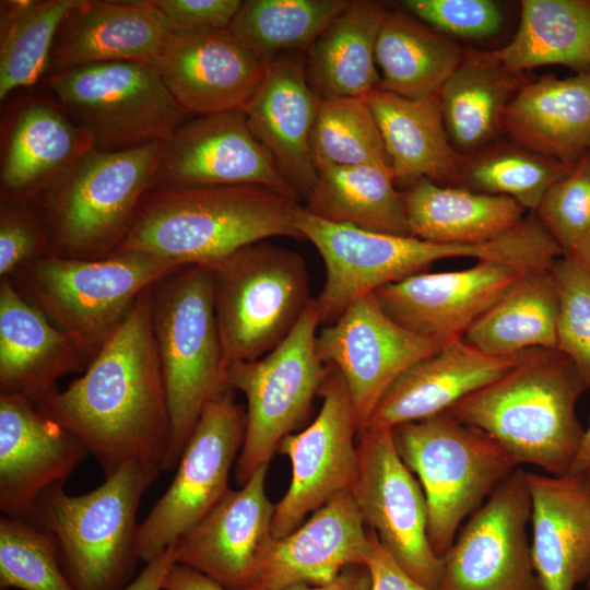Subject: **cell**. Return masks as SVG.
<instances>
[{
  "label": "cell",
  "instance_id": "cell-7",
  "mask_svg": "<svg viewBox=\"0 0 590 590\" xmlns=\"http://www.w3.org/2000/svg\"><path fill=\"white\" fill-rule=\"evenodd\" d=\"M398 452L417 475L427 505V535L444 557L462 521L518 468L486 433L447 412L392 428Z\"/></svg>",
  "mask_w": 590,
  "mask_h": 590
},
{
  "label": "cell",
  "instance_id": "cell-47",
  "mask_svg": "<svg viewBox=\"0 0 590 590\" xmlns=\"http://www.w3.org/2000/svg\"><path fill=\"white\" fill-rule=\"evenodd\" d=\"M51 253L39 217L25 204H1L0 275L9 278L21 267Z\"/></svg>",
  "mask_w": 590,
  "mask_h": 590
},
{
  "label": "cell",
  "instance_id": "cell-23",
  "mask_svg": "<svg viewBox=\"0 0 590 590\" xmlns=\"http://www.w3.org/2000/svg\"><path fill=\"white\" fill-rule=\"evenodd\" d=\"M319 95L311 87L299 52L267 63L264 78L244 107L248 127L278 172L306 199L317 179L310 134Z\"/></svg>",
  "mask_w": 590,
  "mask_h": 590
},
{
  "label": "cell",
  "instance_id": "cell-1",
  "mask_svg": "<svg viewBox=\"0 0 590 590\" xmlns=\"http://www.w3.org/2000/svg\"><path fill=\"white\" fill-rule=\"evenodd\" d=\"M152 287L133 303L82 376L38 403L76 437L105 476L130 461L163 467L170 422L152 322Z\"/></svg>",
  "mask_w": 590,
  "mask_h": 590
},
{
  "label": "cell",
  "instance_id": "cell-40",
  "mask_svg": "<svg viewBox=\"0 0 590 590\" xmlns=\"http://www.w3.org/2000/svg\"><path fill=\"white\" fill-rule=\"evenodd\" d=\"M78 0L1 2L0 99L34 84L48 70L51 47Z\"/></svg>",
  "mask_w": 590,
  "mask_h": 590
},
{
  "label": "cell",
  "instance_id": "cell-14",
  "mask_svg": "<svg viewBox=\"0 0 590 590\" xmlns=\"http://www.w3.org/2000/svg\"><path fill=\"white\" fill-rule=\"evenodd\" d=\"M357 438L358 475L351 494L365 526L402 569L438 590L444 558L429 544L425 495L398 452L392 428L369 427Z\"/></svg>",
  "mask_w": 590,
  "mask_h": 590
},
{
  "label": "cell",
  "instance_id": "cell-39",
  "mask_svg": "<svg viewBox=\"0 0 590 590\" xmlns=\"http://www.w3.org/2000/svg\"><path fill=\"white\" fill-rule=\"evenodd\" d=\"M350 0H245L227 30L264 63L307 51Z\"/></svg>",
  "mask_w": 590,
  "mask_h": 590
},
{
  "label": "cell",
  "instance_id": "cell-34",
  "mask_svg": "<svg viewBox=\"0 0 590 590\" xmlns=\"http://www.w3.org/2000/svg\"><path fill=\"white\" fill-rule=\"evenodd\" d=\"M464 52L455 42L406 12H388L376 43L379 90L403 97L438 94Z\"/></svg>",
  "mask_w": 590,
  "mask_h": 590
},
{
  "label": "cell",
  "instance_id": "cell-53",
  "mask_svg": "<svg viewBox=\"0 0 590 590\" xmlns=\"http://www.w3.org/2000/svg\"><path fill=\"white\" fill-rule=\"evenodd\" d=\"M589 465H590V425L585 430V436H583L580 451L576 458L574 465L571 467L569 471V474L586 473Z\"/></svg>",
  "mask_w": 590,
  "mask_h": 590
},
{
  "label": "cell",
  "instance_id": "cell-20",
  "mask_svg": "<svg viewBox=\"0 0 590 590\" xmlns=\"http://www.w3.org/2000/svg\"><path fill=\"white\" fill-rule=\"evenodd\" d=\"M526 273L502 262L477 260L463 270L415 273L375 294L404 328L447 341L463 337Z\"/></svg>",
  "mask_w": 590,
  "mask_h": 590
},
{
  "label": "cell",
  "instance_id": "cell-19",
  "mask_svg": "<svg viewBox=\"0 0 590 590\" xmlns=\"http://www.w3.org/2000/svg\"><path fill=\"white\" fill-rule=\"evenodd\" d=\"M268 465L219 504L174 544L176 564L188 566L226 590H246L274 540V505L266 493Z\"/></svg>",
  "mask_w": 590,
  "mask_h": 590
},
{
  "label": "cell",
  "instance_id": "cell-30",
  "mask_svg": "<svg viewBox=\"0 0 590 590\" xmlns=\"http://www.w3.org/2000/svg\"><path fill=\"white\" fill-rule=\"evenodd\" d=\"M500 127L521 148L575 165L590 152V71L522 84Z\"/></svg>",
  "mask_w": 590,
  "mask_h": 590
},
{
  "label": "cell",
  "instance_id": "cell-44",
  "mask_svg": "<svg viewBox=\"0 0 590 590\" xmlns=\"http://www.w3.org/2000/svg\"><path fill=\"white\" fill-rule=\"evenodd\" d=\"M551 271L558 296L556 350L575 364L590 388V275L568 255Z\"/></svg>",
  "mask_w": 590,
  "mask_h": 590
},
{
  "label": "cell",
  "instance_id": "cell-12",
  "mask_svg": "<svg viewBox=\"0 0 590 590\" xmlns=\"http://www.w3.org/2000/svg\"><path fill=\"white\" fill-rule=\"evenodd\" d=\"M295 226L318 250L326 281L316 299L320 324H330L356 299L403 280L433 262L453 257L476 260L488 255L486 244H439L413 236L365 229L312 215L300 204Z\"/></svg>",
  "mask_w": 590,
  "mask_h": 590
},
{
  "label": "cell",
  "instance_id": "cell-42",
  "mask_svg": "<svg viewBox=\"0 0 590 590\" xmlns=\"http://www.w3.org/2000/svg\"><path fill=\"white\" fill-rule=\"evenodd\" d=\"M573 167L521 146H500L465 158L461 180L474 191L508 197L534 212L548 188Z\"/></svg>",
  "mask_w": 590,
  "mask_h": 590
},
{
  "label": "cell",
  "instance_id": "cell-15",
  "mask_svg": "<svg viewBox=\"0 0 590 590\" xmlns=\"http://www.w3.org/2000/svg\"><path fill=\"white\" fill-rule=\"evenodd\" d=\"M445 342L404 328L370 293L353 302L317 333L316 351L321 362L337 368L345 381L358 437L397 378Z\"/></svg>",
  "mask_w": 590,
  "mask_h": 590
},
{
  "label": "cell",
  "instance_id": "cell-37",
  "mask_svg": "<svg viewBox=\"0 0 590 590\" xmlns=\"http://www.w3.org/2000/svg\"><path fill=\"white\" fill-rule=\"evenodd\" d=\"M521 85L492 52H464L438 93L455 146L471 152L486 145L502 130L503 113Z\"/></svg>",
  "mask_w": 590,
  "mask_h": 590
},
{
  "label": "cell",
  "instance_id": "cell-36",
  "mask_svg": "<svg viewBox=\"0 0 590 590\" xmlns=\"http://www.w3.org/2000/svg\"><path fill=\"white\" fill-rule=\"evenodd\" d=\"M512 39L493 56L510 73L560 64L590 71V0H523Z\"/></svg>",
  "mask_w": 590,
  "mask_h": 590
},
{
  "label": "cell",
  "instance_id": "cell-8",
  "mask_svg": "<svg viewBox=\"0 0 590 590\" xmlns=\"http://www.w3.org/2000/svg\"><path fill=\"white\" fill-rule=\"evenodd\" d=\"M210 269L225 365L271 352L312 299L304 258L269 239L243 246Z\"/></svg>",
  "mask_w": 590,
  "mask_h": 590
},
{
  "label": "cell",
  "instance_id": "cell-18",
  "mask_svg": "<svg viewBox=\"0 0 590 590\" xmlns=\"http://www.w3.org/2000/svg\"><path fill=\"white\" fill-rule=\"evenodd\" d=\"M235 185L262 186L299 199L252 135L243 109L199 116L180 126L166 141L151 187Z\"/></svg>",
  "mask_w": 590,
  "mask_h": 590
},
{
  "label": "cell",
  "instance_id": "cell-31",
  "mask_svg": "<svg viewBox=\"0 0 590 590\" xmlns=\"http://www.w3.org/2000/svg\"><path fill=\"white\" fill-rule=\"evenodd\" d=\"M363 99L378 126L396 184L461 180L465 157L449 141L439 94L409 98L376 88Z\"/></svg>",
  "mask_w": 590,
  "mask_h": 590
},
{
  "label": "cell",
  "instance_id": "cell-4",
  "mask_svg": "<svg viewBox=\"0 0 590 590\" xmlns=\"http://www.w3.org/2000/svg\"><path fill=\"white\" fill-rule=\"evenodd\" d=\"M161 472L130 461L88 493L69 495L60 484L42 495L31 519L54 536L74 590H122L131 582L140 560L138 510Z\"/></svg>",
  "mask_w": 590,
  "mask_h": 590
},
{
  "label": "cell",
  "instance_id": "cell-33",
  "mask_svg": "<svg viewBox=\"0 0 590 590\" xmlns=\"http://www.w3.org/2000/svg\"><path fill=\"white\" fill-rule=\"evenodd\" d=\"M387 11L352 0L307 50L309 83L319 97L364 98L380 84L376 43Z\"/></svg>",
  "mask_w": 590,
  "mask_h": 590
},
{
  "label": "cell",
  "instance_id": "cell-22",
  "mask_svg": "<svg viewBox=\"0 0 590 590\" xmlns=\"http://www.w3.org/2000/svg\"><path fill=\"white\" fill-rule=\"evenodd\" d=\"M88 455L27 399L0 394V509L30 520L44 493L64 484Z\"/></svg>",
  "mask_w": 590,
  "mask_h": 590
},
{
  "label": "cell",
  "instance_id": "cell-52",
  "mask_svg": "<svg viewBox=\"0 0 590 590\" xmlns=\"http://www.w3.org/2000/svg\"><path fill=\"white\" fill-rule=\"evenodd\" d=\"M286 590H371V577L365 565L345 567L330 583L323 586H296Z\"/></svg>",
  "mask_w": 590,
  "mask_h": 590
},
{
  "label": "cell",
  "instance_id": "cell-2",
  "mask_svg": "<svg viewBox=\"0 0 590 590\" xmlns=\"http://www.w3.org/2000/svg\"><path fill=\"white\" fill-rule=\"evenodd\" d=\"M299 203L256 185L151 187L115 252H143L182 266L212 267L248 244L283 236Z\"/></svg>",
  "mask_w": 590,
  "mask_h": 590
},
{
  "label": "cell",
  "instance_id": "cell-46",
  "mask_svg": "<svg viewBox=\"0 0 590 590\" xmlns=\"http://www.w3.org/2000/svg\"><path fill=\"white\" fill-rule=\"evenodd\" d=\"M404 11L441 33L483 38L496 34L503 12L492 0H404Z\"/></svg>",
  "mask_w": 590,
  "mask_h": 590
},
{
  "label": "cell",
  "instance_id": "cell-21",
  "mask_svg": "<svg viewBox=\"0 0 590 590\" xmlns=\"http://www.w3.org/2000/svg\"><path fill=\"white\" fill-rule=\"evenodd\" d=\"M152 67L188 114L204 116L244 109L267 63L226 28L174 32Z\"/></svg>",
  "mask_w": 590,
  "mask_h": 590
},
{
  "label": "cell",
  "instance_id": "cell-27",
  "mask_svg": "<svg viewBox=\"0 0 590 590\" xmlns=\"http://www.w3.org/2000/svg\"><path fill=\"white\" fill-rule=\"evenodd\" d=\"M93 149L90 133L58 103H25L15 110L2 135V200L26 204Z\"/></svg>",
  "mask_w": 590,
  "mask_h": 590
},
{
  "label": "cell",
  "instance_id": "cell-24",
  "mask_svg": "<svg viewBox=\"0 0 590 590\" xmlns=\"http://www.w3.org/2000/svg\"><path fill=\"white\" fill-rule=\"evenodd\" d=\"M368 530L351 492L312 512L290 534L274 539L246 590L323 586L347 566L365 565Z\"/></svg>",
  "mask_w": 590,
  "mask_h": 590
},
{
  "label": "cell",
  "instance_id": "cell-28",
  "mask_svg": "<svg viewBox=\"0 0 590 590\" xmlns=\"http://www.w3.org/2000/svg\"><path fill=\"white\" fill-rule=\"evenodd\" d=\"M531 554L544 590H575L590 579V479L528 473Z\"/></svg>",
  "mask_w": 590,
  "mask_h": 590
},
{
  "label": "cell",
  "instance_id": "cell-41",
  "mask_svg": "<svg viewBox=\"0 0 590 590\" xmlns=\"http://www.w3.org/2000/svg\"><path fill=\"white\" fill-rule=\"evenodd\" d=\"M310 148L317 169L366 164L390 166L378 126L363 98L320 97Z\"/></svg>",
  "mask_w": 590,
  "mask_h": 590
},
{
  "label": "cell",
  "instance_id": "cell-17",
  "mask_svg": "<svg viewBox=\"0 0 590 590\" xmlns=\"http://www.w3.org/2000/svg\"><path fill=\"white\" fill-rule=\"evenodd\" d=\"M530 517L528 472L517 468L457 534L438 590H544L527 535Z\"/></svg>",
  "mask_w": 590,
  "mask_h": 590
},
{
  "label": "cell",
  "instance_id": "cell-32",
  "mask_svg": "<svg viewBox=\"0 0 590 590\" xmlns=\"http://www.w3.org/2000/svg\"><path fill=\"white\" fill-rule=\"evenodd\" d=\"M410 235L439 244L475 245L495 239L526 217L505 196L442 187L421 178L401 192Z\"/></svg>",
  "mask_w": 590,
  "mask_h": 590
},
{
  "label": "cell",
  "instance_id": "cell-6",
  "mask_svg": "<svg viewBox=\"0 0 590 590\" xmlns=\"http://www.w3.org/2000/svg\"><path fill=\"white\" fill-rule=\"evenodd\" d=\"M166 141L122 151L93 149L44 193L52 253L103 259L123 243Z\"/></svg>",
  "mask_w": 590,
  "mask_h": 590
},
{
  "label": "cell",
  "instance_id": "cell-49",
  "mask_svg": "<svg viewBox=\"0 0 590 590\" xmlns=\"http://www.w3.org/2000/svg\"><path fill=\"white\" fill-rule=\"evenodd\" d=\"M369 551L365 560L371 577V590H436L411 577L396 562L380 542L377 533L368 529Z\"/></svg>",
  "mask_w": 590,
  "mask_h": 590
},
{
  "label": "cell",
  "instance_id": "cell-10",
  "mask_svg": "<svg viewBox=\"0 0 590 590\" xmlns=\"http://www.w3.org/2000/svg\"><path fill=\"white\" fill-rule=\"evenodd\" d=\"M49 86L101 151L167 141L189 115L149 64L109 61L70 67L51 72Z\"/></svg>",
  "mask_w": 590,
  "mask_h": 590
},
{
  "label": "cell",
  "instance_id": "cell-26",
  "mask_svg": "<svg viewBox=\"0 0 590 590\" xmlns=\"http://www.w3.org/2000/svg\"><path fill=\"white\" fill-rule=\"evenodd\" d=\"M93 357L30 303L10 278L0 281V394L36 404L57 381Z\"/></svg>",
  "mask_w": 590,
  "mask_h": 590
},
{
  "label": "cell",
  "instance_id": "cell-11",
  "mask_svg": "<svg viewBox=\"0 0 590 590\" xmlns=\"http://www.w3.org/2000/svg\"><path fill=\"white\" fill-rule=\"evenodd\" d=\"M320 326L312 298L292 332L264 356L226 365L227 387L241 391L247 401L246 429L236 464L244 484L260 467L269 464L282 439L307 416L331 366L318 357Z\"/></svg>",
  "mask_w": 590,
  "mask_h": 590
},
{
  "label": "cell",
  "instance_id": "cell-51",
  "mask_svg": "<svg viewBox=\"0 0 590 590\" xmlns=\"http://www.w3.org/2000/svg\"><path fill=\"white\" fill-rule=\"evenodd\" d=\"M163 590H226L205 575L181 564L169 570Z\"/></svg>",
  "mask_w": 590,
  "mask_h": 590
},
{
  "label": "cell",
  "instance_id": "cell-54",
  "mask_svg": "<svg viewBox=\"0 0 590 590\" xmlns=\"http://www.w3.org/2000/svg\"><path fill=\"white\" fill-rule=\"evenodd\" d=\"M567 255L571 256L590 275V233L583 237Z\"/></svg>",
  "mask_w": 590,
  "mask_h": 590
},
{
  "label": "cell",
  "instance_id": "cell-38",
  "mask_svg": "<svg viewBox=\"0 0 590 590\" xmlns=\"http://www.w3.org/2000/svg\"><path fill=\"white\" fill-rule=\"evenodd\" d=\"M558 296L551 269L526 273L463 334L485 354L514 356L556 349Z\"/></svg>",
  "mask_w": 590,
  "mask_h": 590
},
{
  "label": "cell",
  "instance_id": "cell-48",
  "mask_svg": "<svg viewBox=\"0 0 590 590\" xmlns=\"http://www.w3.org/2000/svg\"><path fill=\"white\" fill-rule=\"evenodd\" d=\"M172 22L175 32L206 33L226 30L240 0H151Z\"/></svg>",
  "mask_w": 590,
  "mask_h": 590
},
{
  "label": "cell",
  "instance_id": "cell-16",
  "mask_svg": "<svg viewBox=\"0 0 590 590\" xmlns=\"http://www.w3.org/2000/svg\"><path fill=\"white\" fill-rule=\"evenodd\" d=\"M318 396L322 405L312 423L298 434L285 436L278 448L291 461L292 479L274 505V539L290 534L306 515L351 492L358 475L354 410L345 381L333 366Z\"/></svg>",
  "mask_w": 590,
  "mask_h": 590
},
{
  "label": "cell",
  "instance_id": "cell-13",
  "mask_svg": "<svg viewBox=\"0 0 590 590\" xmlns=\"http://www.w3.org/2000/svg\"><path fill=\"white\" fill-rule=\"evenodd\" d=\"M225 387L204 405L180 456L172 484L139 526L138 553L148 563L203 519L231 489L246 410Z\"/></svg>",
  "mask_w": 590,
  "mask_h": 590
},
{
  "label": "cell",
  "instance_id": "cell-43",
  "mask_svg": "<svg viewBox=\"0 0 590 590\" xmlns=\"http://www.w3.org/2000/svg\"><path fill=\"white\" fill-rule=\"evenodd\" d=\"M0 587L21 590H74L51 534L27 520L0 518Z\"/></svg>",
  "mask_w": 590,
  "mask_h": 590
},
{
  "label": "cell",
  "instance_id": "cell-45",
  "mask_svg": "<svg viewBox=\"0 0 590 590\" xmlns=\"http://www.w3.org/2000/svg\"><path fill=\"white\" fill-rule=\"evenodd\" d=\"M534 214L563 255L590 233V152L548 188Z\"/></svg>",
  "mask_w": 590,
  "mask_h": 590
},
{
  "label": "cell",
  "instance_id": "cell-3",
  "mask_svg": "<svg viewBox=\"0 0 590 590\" xmlns=\"http://www.w3.org/2000/svg\"><path fill=\"white\" fill-rule=\"evenodd\" d=\"M575 364L556 349H532L502 377L447 413L495 440L519 464L548 475L569 473L585 436L576 404L588 389Z\"/></svg>",
  "mask_w": 590,
  "mask_h": 590
},
{
  "label": "cell",
  "instance_id": "cell-55",
  "mask_svg": "<svg viewBox=\"0 0 590 590\" xmlns=\"http://www.w3.org/2000/svg\"><path fill=\"white\" fill-rule=\"evenodd\" d=\"M586 473H587V475H588L589 479H590V465H589V468L587 469ZM587 586H588V588L590 589V579H589Z\"/></svg>",
  "mask_w": 590,
  "mask_h": 590
},
{
  "label": "cell",
  "instance_id": "cell-25",
  "mask_svg": "<svg viewBox=\"0 0 590 590\" xmlns=\"http://www.w3.org/2000/svg\"><path fill=\"white\" fill-rule=\"evenodd\" d=\"M174 32L151 0H78L58 28L48 70L109 61L152 66Z\"/></svg>",
  "mask_w": 590,
  "mask_h": 590
},
{
  "label": "cell",
  "instance_id": "cell-50",
  "mask_svg": "<svg viewBox=\"0 0 590 590\" xmlns=\"http://www.w3.org/2000/svg\"><path fill=\"white\" fill-rule=\"evenodd\" d=\"M176 564L174 544L145 563V567L122 590H163L172 567Z\"/></svg>",
  "mask_w": 590,
  "mask_h": 590
},
{
  "label": "cell",
  "instance_id": "cell-9",
  "mask_svg": "<svg viewBox=\"0 0 590 590\" xmlns=\"http://www.w3.org/2000/svg\"><path fill=\"white\" fill-rule=\"evenodd\" d=\"M185 266L143 252L103 259L49 253L14 272L22 294L94 357L137 298Z\"/></svg>",
  "mask_w": 590,
  "mask_h": 590
},
{
  "label": "cell",
  "instance_id": "cell-29",
  "mask_svg": "<svg viewBox=\"0 0 590 590\" xmlns=\"http://www.w3.org/2000/svg\"><path fill=\"white\" fill-rule=\"evenodd\" d=\"M520 354L494 356L472 346L462 337L447 340L397 378L379 400L367 428H393L447 412L461 399L506 374L518 363Z\"/></svg>",
  "mask_w": 590,
  "mask_h": 590
},
{
  "label": "cell",
  "instance_id": "cell-35",
  "mask_svg": "<svg viewBox=\"0 0 590 590\" xmlns=\"http://www.w3.org/2000/svg\"><path fill=\"white\" fill-rule=\"evenodd\" d=\"M304 209L312 215L365 229L410 235L401 192L389 165L324 166L318 168Z\"/></svg>",
  "mask_w": 590,
  "mask_h": 590
},
{
  "label": "cell",
  "instance_id": "cell-5",
  "mask_svg": "<svg viewBox=\"0 0 590 590\" xmlns=\"http://www.w3.org/2000/svg\"><path fill=\"white\" fill-rule=\"evenodd\" d=\"M152 322L170 422L162 472H169L177 468L206 402L227 387L211 269L185 266L154 284Z\"/></svg>",
  "mask_w": 590,
  "mask_h": 590
}]
</instances>
